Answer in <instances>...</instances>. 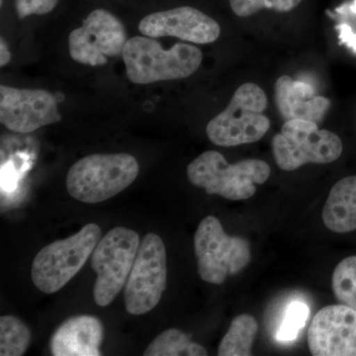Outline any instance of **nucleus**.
<instances>
[{
  "label": "nucleus",
  "instance_id": "f257e3e1",
  "mask_svg": "<svg viewBox=\"0 0 356 356\" xmlns=\"http://www.w3.org/2000/svg\"><path fill=\"white\" fill-rule=\"evenodd\" d=\"M122 58L129 81L143 86L192 76L200 67L203 55L193 44L177 43L165 49L154 38L136 36L128 40Z\"/></svg>",
  "mask_w": 356,
  "mask_h": 356
},
{
  "label": "nucleus",
  "instance_id": "f03ea898",
  "mask_svg": "<svg viewBox=\"0 0 356 356\" xmlns=\"http://www.w3.org/2000/svg\"><path fill=\"white\" fill-rule=\"evenodd\" d=\"M139 172V163L132 154H89L70 166L67 189L79 202L100 203L128 188Z\"/></svg>",
  "mask_w": 356,
  "mask_h": 356
},
{
  "label": "nucleus",
  "instance_id": "7ed1b4c3",
  "mask_svg": "<svg viewBox=\"0 0 356 356\" xmlns=\"http://www.w3.org/2000/svg\"><path fill=\"white\" fill-rule=\"evenodd\" d=\"M187 177L206 193L232 201L247 200L270 177V166L261 159H248L231 165L219 152L208 151L187 166Z\"/></svg>",
  "mask_w": 356,
  "mask_h": 356
},
{
  "label": "nucleus",
  "instance_id": "20e7f679",
  "mask_svg": "<svg viewBox=\"0 0 356 356\" xmlns=\"http://www.w3.org/2000/svg\"><path fill=\"white\" fill-rule=\"evenodd\" d=\"M267 97L257 84L245 83L236 89L228 106L209 121L208 139L220 147L252 144L261 140L270 128Z\"/></svg>",
  "mask_w": 356,
  "mask_h": 356
},
{
  "label": "nucleus",
  "instance_id": "39448f33",
  "mask_svg": "<svg viewBox=\"0 0 356 356\" xmlns=\"http://www.w3.org/2000/svg\"><path fill=\"white\" fill-rule=\"evenodd\" d=\"M102 229L95 222L65 240L46 245L35 257L31 276L35 286L46 294L60 291L88 261L100 241Z\"/></svg>",
  "mask_w": 356,
  "mask_h": 356
},
{
  "label": "nucleus",
  "instance_id": "423d86ee",
  "mask_svg": "<svg viewBox=\"0 0 356 356\" xmlns=\"http://www.w3.org/2000/svg\"><path fill=\"white\" fill-rule=\"evenodd\" d=\"M271 145L278 168L285 172H293L308 163H334L343 149L337 134L321 130L318 124L300 119L285 121Z\"/></svg>",
  "mask_w": 356,
  "mask_h": 356
},
{
  "label": "nucleus",
  "instance_id": "0eeeda50",
  "mask_svg": "<svg viewBox=\"0 0 356 356\" xmlns=\"http://www.w3.org/2000/svg\"><path fill=\"white\" fill-rule=\"evenodd\" d=\"M194 252L201 280L222 284L229 275L245 269L252 259L250 243L241 236H229L214 216L204 218L194 235Z\"/></svg>",
  "mask_w": 356,
  "mask_h": 356
},
{
  "label": "nucleus",
  "instance_id": "6e6552de",
  "mask_svg": "<svg viewBox=\"0 0 356 356\" xmlns=\"http://www.w3.org/2000/svg\"><path fill=\"white\" fill-rule=\"evenodd\" d=\"M140 245L139 234L125 227L110 229L96 245L91 254V267L97 275L93 298L98 306H109L120 293Z\"/></svg>",
  "mask_w": 356,
  "mask_h": 356
},
{
  "label": "nucleus",
  "instance_id": "1a4fd4ad",
  "mask_svg": "<svg viewBox=\"0 0 356 356\" xmlns=\"http://www.w3.org/2000/svg\"><path fill=\"white\" fill-rule=\"evenodd\" d=\"M168 264L163 241L149 233L140 242L124 291L126 311L145 315L156 308L166 288Z\"/></svg>",
  "mask_w": 356,
  "mask_h": 356
},
{
  "label": "nucleus",
  "instance_id": "9d476101",
  "mask_svg": "<svg viewBox=\"0 0 356 356\" xmlns=\"http://www.w3.org/2000/svg\"><path fill=\"white\" fill-rule=\"evenodd\" d=\"M127 41L123 22L109 10L97 8L86 16L83 24L70 32L67 46L74 62L102 67L110 58L122 56Z\"/></svg>",
  "mask_w": 356,
  "mask_h": 356
},
{
  "label": "nucleus",
  "instance_id": "9b49d317",
  "mask_svg": "<svg viewBox=\"0 0 356 356\" xmlns=\"http://www.w3.org/2000/svg\"><path fill=\"white\" fill-rule=\"evenodd\" d=\"M60 121L57 100L49 91L0 86V122L8 130L29 134Z\"/></svg>",
  "mask_w": 356,
  "mask_h": 356
},
{
  "label": "nucleus",
  "instance_id": "f8f14e48",
  "mask_svg": "<svg viewBox=\"0 0 356 356\" xmlns=\"http://www.w3.org/2000/svg\"><path fill=\"white\" fill-rule=\"evenodd\" d=\"M139 31L149 38L175 37L194 44L214 43L221 34L217 21L191 6L177 7L145 16Z\"/></svg>",
  "mask_w": 356,
  "mask_h": 356
},
{
  "label": "nucleus",
  "instance_id": "ddd939ff",
  "mask_svg": "<svg viewBox=\"0 0 356 356\" xmlns=\"http://www.w3.org/2000/svg\"><path fill=\"white\" fill-rule=\"evenodd\" d=\"M314 356H356V311L331 305L318 312L308 331Z\"/></svg>",
  "mask_w": 356,
  "mask_h": 356
},
{
  "label": "nucleus",
  "instance_id": "4468645a",
  "mask_svg": "<svg viewBox=\"0 0 356 356\" xmlns=\"http://www.w3.org/2000/svg\"><path fill=\"white\" fill-rule=\"evenodd\" d=\"M274 99L285 121L300 119L318 125L331 105L327 97L316 95L310 83L294 81L289 76L278 77L274 86Z\"/></svg>",
  "mask_w": 356,
  "mask_h": 356
},
{
  "label": "nucleus",
  "instance_id": "2eb2a0df",
  "mask_svg": "<svg viewBox=\"0 0 356 356\" xmlns=\"http://www.w3.org/2000/svg\"><path fill=\"white\" fill-rule=\"evenodd\" d=\"M104 337L102 321L95 316H74L56 330L50 341L54 356H99Z\"/></svg>",
  "mask_w": 356,
  "mask_h": 356
},
{
  "label": "nucleus",
  "instance_id": "dca6fc26",
  "mask_svg": "<svg viewBox=\"0 0 356 356\" xmlns=\"http://www.w3.org/2000/svg\"><path fill=\"white\" fill-rule=\"evenodd\" d=\"M322 217L325 226L334 233L356 231V175L344 177L332 186Z\"/></svg>",
  "mask_w": 356,
  "mask_h": 356
},
{
  "label": "nucleus",
  "instance_id": "f3484780",
  "mask_svg": "<svg viewBox=\"0 0 356 356\" xmlns=\"http://www.w3.org/2000/svg\"><path fill=\"white\" fill-rule=\"evenodd\" d=\"M257 332L259 325L252 316L248 314L238 316L232 321L228 332L222 337L218 348V355H252V348Z\"/></svg>",
  "mask_w": 356,
  "mask_h": 356
},
{
  "label": "nucleus",
  "instance_id": "a211bd4d",
  "mask_svg": "<svg viewBox=\"0 0 356 356\" xmlns=\"http://www.w3.org/2000/svg\"><path fill=\"white\" fill-rule=\"evenodd\" d=\"M144 355L202 356L208 355V353L201 344L191 341L184 332L177 329H168L149 343Z\"/></svg>",
  "mask_w": 356,
  "mask_h": 356
},
{
  "label": "nucleus",
  "instance_id": "6ab92c4d",
  "mask_svg": "<svg viewBox=\"0 0 356 356\" xmlns=\"http://www.w3.org/2000/svg\"><path fill=\"white\" fill-rule=\"evenodd\" d=\"M30 343L31 332L20 318L10 315L0 318V355H23Z\"/></svg>",
  "mask_w": 356,
  "mask_h": 356
},
{
  "label": "nucleus",
  "instance_id": "aec40b11",
  "mask_svg": "<svg viewBox=\"0 0 356 356\" xmlns=\"http://www.w3.org/2000/svg\"><path fill=\"white\" fill-rule=\"evenodd\" d=\"M332 286L337 301L356 311V255L337 264L332 273Z\"/></svg>",
  "mask_w": 356,
  "mask_h": 356
},
{
  "label": "nucleus",
  "instance_id": "412c9836",
  "mask_svg": "<svg viewBox=\"0 0 356 356\" xmlns=\"http://www.w3.org/2000/svg\"><path fill=\"white\" fill-rule=\"evenodd\" d=\"M309 307L304 302L294 301L287 306L275 337L280 343H291L299 336L308 320Z\"/></svg>",
  "mask_w": 356,
  "mask_h": 356
},
{
  "label": "nucleus",
  "instance_id": "4be33fe9",
  "mask_svg": "<svg viewBox=\"0 0 356 356\" xmlns=\"http://www.w3.org/2000/svg\"><path fill=\"white\" fill-rule=\"evenodd\" d=\"M232 10L236 16L248 17L269 9L277 13H289L301 3L302 0H229Z\"/></svg>",
  "mask_w": 356,
  "mask_h": 356
},
{
  "label": "nucleus",
  "instance_id": "5701e85b",
  "mask_svg": "<svg viewBox=\"0 0 356 356\" xmlns=\"http://www.w3.org/2000/svg\"><path fill=\"white\" fill-rule=\"evenodd\" d=\"M60 0H14L16 13L20 19L32 15H47L58 6Z\"/></svg>",
  "mask_w": 356,
  "mask_h": 356
},
{
  "label": "nucleus",
  "instance_id": "b1692460",
  "mask_svg": "<svg viewBox=\"0 0 356 356\" xmlns=\"http://www.w3.org/2000/svg\"><path fill=\"white\" fill-rule=\"evenodd\" d=\"M339 31V38L341 44H346L348 48L351 49L356 54V34L353 33L350 26L346 24L337 25L336 27Z\"/></svg>",
  "mask_w": 356,
  "mask_h": 356
},
{
  "label": "nucleus",
  "instance_id": "393cba45",
  "mask_svg": "<svg viewBox=\"0 0 356 356\" xmlns=\"http://www.w3.org/2000/svg\"><path fill=\"white\" fill-rule=\"evenodd\" d=\"M11 53L3 39L0 41V67H6L10 63Z\"/></svg>",
  "mask_w": 356,
  "mask_h": 356
},
{
  "label": "nucleus",
  "instance_id": "a878e982",
  "mask_svg": "<svg viewBox=\"0 0 356 356\" xmlns=\"http://www.w3.org/2000/svg\"><path fill=\"white\" fill-rule=\"evenodd\" d=\"M348 9L351 11L353 13L356 14V0L353 2V3L350 4V6H348Z\"/></svg>",
  "mask_w": 356,
  "mask_h": 356
}]
</instances>
